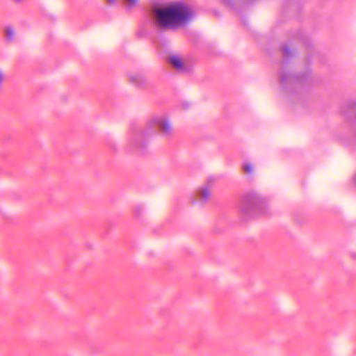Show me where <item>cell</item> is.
Returning <instances> with one entry per match:
<instances>
[{
  "mask_svg": "<svg viewBox=\"0 0 356 356\" xmlns=\"http://www.w3.org/2000/svg\"><path fill=\"white\" fill-rule=\"evenodd\" d=\"M312 71V47L299 35L289 36L281 47L280 76L285 88L295 89L306 82Z\"/></svg>",
  "mask_w": 356,
  "mask_h": 356,
  "instance_id": "1",
  "label": "cell"
},
{
  "mask_svg": "<svg viewBox=\"0 0 356 356\" xmlns=\"http://www.w3.org/2000/svg\"><path fill=\"white\" fill-rule=\"evenodd\" d=\"M192 17V11L182 3H170L157 7L153 13L154 21L167 29H175L184 26Z\"/></svg>",
  "mask_w": 356,
  "mask_h": 356,
  "instance_id": "2",
  "label": "cell"
},
{
  "mask_svg": "<svg viewBox=\"0 0 356 356\" xmlns=\"http://www.w3.org/2000/svg\"><path fill=\"white\" fill-rule=\"evenodd\" d=\"M346 118L349 120L350 125H352V127H353V129L356 131V103H352V104L348 107Z\"/></svg>",
  "mask_w": 356,
  "mask_h": 356,
  "instance_id": "3",
  "label": "cell"
},
{
  "mask_svg": "<svg viewBox=\"0 0 356 356\" xmlns=\"http://www.w3.org/2000/svg\"><path fill=\"white\" fill-rule=\"evenodd\" d=\"M224 3H227L228 6L231 7H236V8H241V7H245V6H249L252 4L253 1L256 0H222Z\"/></svg>",
  "mask_w": 356,
  "mask_h": 356,
  "instance_id": "4",
  "label": "cell"
}]
</instances>
